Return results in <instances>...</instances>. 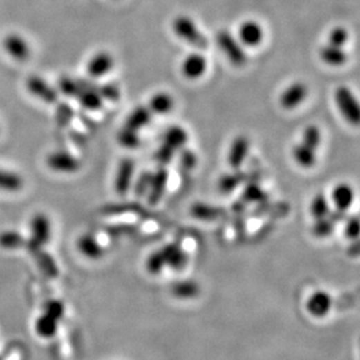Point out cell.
Segmentation results:
<instances>
[{
    "label": "cell",
    "instance_id": "obj_3",
    "mask_svg": "<svg viewBox=\"0 0 360 360\" xmlns=\"http://www.w3.org/2000/svg\"><path fill=\"white\" fill-rule=\"evenodd\" d=\"M334 101L344 118L350 124L358 125L360 119L359 105L352 91L348 86H339L334 93Z\"/></svg>",
    "mask_w": 360,
    "mask_h": 360
},
{
    "label": "cell",
    "instance_id": "obj_8",
    "mask_svg": "<svg viewBox=\"0 0 360 360\" xmlns=\"http://www.w3.org/2000/svg\"><path fill=\"white\" fill-rule=\"evenodd\" d=\"M159 249L166 267L171 268V271H182L188 264V254L178 243H169Z\"/></svg>",
    "mask_w": 360,
    "mask_h": 360
},
{
    "label": "cell",
    "instance_id": "obj_4",
    "mask_svg": "<svg viewBox=\"0 0 360 360\" xmlns=\"http://www.w3.org/2000/svg\"><path fill=\"white\" fill-rule=\"evenodd\" d=\"M334 305V299L327 290H317L305 302V309L315 319H324L329 315Z\"/></svg>",
    "mask_w": 360,
    "mask_h": 360
},
{
    "label": "cell",
    "instance_id": "obj_20",
    "mask_svg": "<svg viewBox=\"0 0 360 360\" xmlns=\"http://www.w3.org/2000/svg\"><path fill=\"white\" fill-rule=\"evenodd\" d=\"M152 115L153 113L149 108L138 106L127 117L124 127L139 132L144 127L149 126L151 122H152Z\"/></svg>",
    "mask_w": 360,
    "mask_h": 360
},
{
    "label": "cell",
    "instance_id": "obj_5",
    "mask_svg": "<svg viewBox=\"0 0 360 360\" xmlns=\"http://www.w3.org/2000/svg\"><path fill=\"white\" fill-rule=\"evenodd\" d=\"M134 171L135 164L133 159L125 158L119 162L115 176V190L120 196L126 195L133 187Z\"/></svg>",
    "mask_w": 360,
    "mask_h": 360
},
{
    "label": "cell",
    "instance_id": "obj_41",
    "mask_svg": "<svg viewBox=\"0 0 360 360\" xmlns=\"http://www.w3.org/2000/svg\"><path fill=\"white\" fill-rule=\"evenodd\" d=\"M360 224L358 217L350 218L345 224V236L351 242L358 240L359 237Z\"/></svg>",
    "mask_w": 360,
    "mask_h": 360
},
{
    "label": "cell",
    "instance_id": "obj_30",
    "mask_svg": "<svg viewBox=\"0 0 360 360\" xmlns=\"http://www.w3.org/2000/svg\"><path fill=\"white\" fill-rule=\"evenodd\" d=\"M117 140L119 145L124 149H135L142 144V139L139 137V132L123 127L117 134Z\"/></svg>",
    "mask_w": 360,
    "mask_h": 360
},
{
    "label": "cell",
    "instance_id": "obj_23",
    "mask_svg": "<svg viewBox=\"0 0 360 360\" xmlns=\"http://www.w3.org/2000/svg\"><path fill=\"white\" fill-rule=\"evenodd\" d=\"M292 156H293L294 161L300 167L305 168V169L315 167L316 161H317L315 151H312V149L303 145L302 142L294 146L293 149H292Z\"/></svg>",
    "mask_w": 360,
    "mask_h": 360
},
{
    "label": "cell",
    "instance_id": "obj_35",
    "mask_svg": "<svg viewBox=\"0 0 360 360\" xmlns=\"http://www.w3.org/2000/svg\"><path fill=\"white\" fill-rule=\"evenodd\" d=\"M23 244V237L18 232L8 231V232L0 234V245L3 246L4 249H18Z\"/></svg>",
    "mask_w": 360,
    "mask_h": 360
},
{
    "label": "cell",
    "instance_id": "obj_2",
    "mask_svg": "<svg viewBox=\"0 0 360 360\" xmlns=\"http://www.w3.org/2000/svg\"><path fill=\"white\" fill-rule=\"evenodd\" d=\"M216 42L231 64L236 67H244L247 64V55L243 45L229 30H220L216 35Z\"/></svg>",
    "mask_w": 360,
    "mask_h": 360
},
{
    "label": "cell",
    "instance_id": "obj_43",
    "mask_svg": "<svg viewBox=\"0 0 360 360\" xmlns=\"http://www.w3.org/2000/svg\"><path fill=\"white\" fill-rule=\"evenodd\" d=\"M0 360H3V359H1V358H0Z\"/></svg>",
    "mask_w": 360,
    "mask_h": 360
},
{
    "label": "cell",
    "instance_id": "obj_14",
    "mask_svg": "<svg viewBox=\"0 0 360 360\" xmlns=\"http://www.w3.org/2000/svg\"><path fill=\"white\" fill-rule=\"evenodd\" d=\"M113 66H115L113 56L108 52H100L89 59L86 71L91 77H103L112 70Z\"/></svg>",
    "mask_w": 360,
    "mask_h": 360
},
{
    "label": "cell",
    "instance_id": "obj_29",
    "mask_svg": "<svg viewBox=\"0 0 360 360\" xmlns=\"http://www.w3.org/2000/svg\"><path fill=\"white\" fill-rule=\"evenodd\" d=\"M23 186V178L13 171L0 169V190L18 191Z\"/></svg>",
    "mask_w": 360,
    "mask_h": 360
},
{
    "label": "cell",
    "instance_id": "obj_42",
    "mask_svg": "<svg viewBox=\"0 0 360 360\" xmlns=\"http://www.w3.org/2000/svg\"><path fill=\"white\" fill-rule=\"evenodd\" d=\"M59 86H61V90L64 91V93H66L68 96L76 97L77 96L78 93H79V90H81L79 83L75 82V81L69 79V78H64V79H61Z\"/></svg>",
    "mask_w": 360,
    "mask_h": 360
},
{
    "label": "cell",
    "instance_id": "obj_11",
    "mask_svg": "<svg viewBox=\"0 0 360 360\" xmlns=\"http://www.w3.org/2000/svg\"><path fill=\"white\" fill-rule=\"evenodd\" d=\"M27 89L32 95L47 104H53L59 100L57 91L39 76H30L27 79Z\"/></svg>",
    "mask_w": 360,
    "mask_h": 360
},
{
    "label": "cell",
    "instance_id": "obj_19",
    "mask_svg": "<svg viewBox=\"0 0 360 360\" xmlns=\"http://www.w3.org/2000/svg\"><path fill=\"white\" fill-rule=\"evenodd\" d=\"M77 249L83 256L91 260H98L104 254V249L101 243L97 240L93 234H83L78 238Z\"/></svg>",
    "mask_w": 360,
    "mask_h": 360
},
{
    "label": "cell",
    "instance_id": "obj_18",
    "mask_svg": "<svg viewBox=\"0 0 360 360\" xmlns=\"http://www.w3.org/2000/svg\"><path fill=\"white\" fill-rule=\"evenodd\" d=\"M171 293L178 300H193L201 294V286L195 280H178L176 283H171Z\"/></svg>",
    "mask_w": 360,
    "mask_h": 360
},
{
    "label": "cell",
    "instance_id": "obj_26",
    "mask_svg": "<svg viewBox=\"0 0 360 360\" xmlns=\"http://www.w3.org/2000/svg\"><path fill=\"white\" fill-rule=\"evenodd\" d=\"M191 215L197 219H202V220H214L223 216V209L215 207V205H207V203H201V202H197L191 205L190 209Z\"/></svg>",
    "mask_w": 360,
    "mask_h": 360
},
{
    "label": "cell",
    "instance_id": "obj_13",
    "mask_svg": "<svg viewBox=\"0 0 360 360\" xmlns=\"http://www.w3.org/2000/svg\"><path fill=\"white\" fill-rule=\"evenodd\" d=\"M238 37L242 45L246 47H256L264 40V30L256 21L247 20L239 27Z\"/></svg>",
    "mask_w": 360,
    "mask_h": 360
},
{
    "label": "cell",
    "instance_id": "obj_22",
    "mask_svg": "<svg viewBox=\"0 0 360 360\" xmlns=\"http://www.w3.org/2000/svg\"><path fill=\"white\" fill-rule=\"evenodd\" d=\"M319 57L324 64H329L331 67H342L343 64H345L348 61V54L344 49L329 44L321 47Z\"/></svg>",
    "mask_w": 360,
    "mask_h": 360
},
{
    "label": "cell",
    "instance_id": "obj_37",
    "mask_svg": "<svg viewBox=\"0 0 360 360\" xmlns=\"http://www.w3.org/2000/svg\"><path fill=\"white\" fill-rule=\"evenodd\" d=\"M175 153L176 152L174 149H171L164 144H161L159 149H156V152L154 153V159L156 160L159 166L166 167L168 164H171V160L174 159Z\"/></svg>",
    "mask_w": 360,
    "mask_h": 360
},
{
    "label": "cell",
    "instance_id": "obj_9",
    "mask_svg": "<svg viewBox=\"0 0 360 360\" xmlns=\"http://www.w3.org/2000/svg\"><path fill=\"white\" fill-rule=\"evenodd\" d=\"M47 164L50 169L57 173L69 174L79 169V161L77 158L66 151H57L49 154L47 158Z\"/></svg>",
    "mask_w": 360,
    "mask_h": 360
},
{
    "label": "cell",
    "instance_id": "obj_1",
    "mask_svg": "<svg viewBox=\"0 0 360 360\" xmlns=\"http://www.w3.org/2000/svg\"><path fill=\"white\" fill-rule=\"evenodd\" d=\"M173 30L178 37H181L195 48H208V39L198 30L196 23L187 15H178V18L175 19L173 21Z\"/></svg>",
    "mask_w": 360,
    "mask_h": 360
},
{
    "label": "cell",
    "instance_id": "obj_34",
    "mask_svg": "<svg viewBox=\"0 0 360 360\" xmlns=\"http://www.w3.org/2000/svg\"><path fill=\"white\" fill-rule=\"evenodd\" d=\"M146 269L149 274L158 275L166 269V265H164V258L162 254L160 252V249H155L154 252L149 254V258L146 260Z\"/></svg>",
    "mask_w": 360,
    "mask_h": 360
},
{
    "label": "cell",
    "instance_id": "obj_40",
    "mask_svg": "<svg viewBox=\"0 0 360 360\" xmlns=\"http://www.w3.org/2000/svg\"><path fill=\"white\" fill-rule=\"evenodd\" d=\"M45 312L46 314H48V315L53 316V317L57 319V321H59L64 315V303L56 301V300H50V301L47 302L45 305Z\"/></svg>",
    "mask_w": 360,
    "mask_h": 360
},
{
    "label": "cell",
    "instance_id": "obj_10",
    "mask_svg": "<svg viewBox=\"0 0 360 360\" xmlns=\"http://www.w3.org/2000/svg\"><path fill=\"white\" fill-rule=\"evenodd\" d=\"M249 140L245 135H238L231 144L227 153V164L232 171H239L245 162L246 156L249 154Z\"/></svg>",
    "mask_w": 360,
    "mask_h": 360
},
{
    "label": "cell",
    "instance_id": "obj_7",
    "mask_svg": "<svg viewBox=\"0 0 360 360\" xmlns=\"http://www.w3.org/2000/svg\"><path fill=\"white\" fill-rule=\"evenodd\" d=\"M168 181H169V171L164 166H159V168L152 173L151 184L147 193L149 205H158L162 200L167 189Z\"/></svg>",
    "mask_w": 360,
    "mask_h": 360
},
{
    "label": "cell",
    "instance_id": "obj_12",
    "mask_svg": "<svg viewBox=\"0 0 360 360\" xmlns=\"http://www.w3.org/2000/svg\"><path fill=\"white\" fill-rule=\"evenodd\" d=\"M308 96V88L305 83L295 82L290 84L280 97V104L286 110H293L301 105Z\"/></svg>",
    "mask_w": 360,
    "mask_h": 360
},
{
    "label": "cell",
    "instance_id": "obj_27",
    "mask_svg": "<svg viewBox=\"0 0 360 360\" xmlns=\"http://www.w3.org/2000/svg\"><path fill=\"white\" fill-rule=\"evenodd\" d=\"M244 180H245V174L240 169L224 174L218 180L219 191L223 193H232L244 182Z\"/></svg>",
    "mask_w": 360,
    "mask_h": 360
},
{
    "label": "cell",
    "instance_id": "obj_16",
    "mask_svg": "<svg viewBox=\"0 0 360 360\" xmlns=\"http://www.w3.org/2000/svg\"><path fill=\"white\" fill-rule=\"evenodd\" d=\"M354 198H356L354 189L348 183H339L334 187L331 193V201L334 203L337 211H348L352 207Z\"/></svg>",
    "mask_w": 360,
    "mask_h": 360
},
{
    "label": "cell",
    "instance_id": "obj_24",
    "mask_svg": "<svg viewBox=\"0 0 360 360\" xmlns=\"http://www.w3.org/2000/svg\"><path fill=\"white\" fill-rule=\"evenodd\" d=\"M174 108V100L167 93H158L149 101V110L155 115H167Z\"/></svg>",
    "mask_w": 360,
    "mask_h": 360
},
{
    "label": "cell",
    "instance_id": "obj_38",
    "mask_svg": "<svg viewBox=\"0 0 360 360\" xmlns=\"http://www.w3.org/2000/svg\"><path fill=\"white\" fill-rule=\"evenodd\" d=\"M151 178H152V171H144L142 175H139L137 182L134 184V190L139 196L147 195L151 184Z\"/></svg>",
    "mask_w": 360,
    "mask_h": 360
},
{
    "label": "cell",
    "instance_id": "obj_25",
    "mask_svg": "<svg viewBox=\"0 0 360 360\" xmlns=\"http://www.w3.org/2000/svg\"><path fill=\"white\" fill-rule=\"evenodd\" d=\"M309 212H310L314 220L328 217L331 212L329 198L323 193H316L315 196L312 197L310 205H309Z\"/></svg>",
    "mask_w": 360,
    "mask_h": 360
},
{
    "label": "cell",
    "instance_id": "obj_17",
    "mask_svg": "<svg viewBox=\"0 0 360 360\" xmlns=\"http://www.w3.org/2000/svg\"><path fill=\"white\" fill-rule=\"evenodd\" d=\"M208 67L207 59L202 54H190L182 64V74L188 79H197L205 75Z\"/></svg>",
    "mask_w": 360,
    "mask_h": 360
},
{
    "label": "cell",
    "instance_id": "obj_33",
    "mask_svg": "<svg viewBox=\"0 0 360 360\" xmlns=\"http://www.w3.org/2000/svg\"><path fill=\"white\" fill-rule=\"evenodd\" d=\"M336 223L328 216L325 218L316 219L312 227V232L315 237L327 238L334 234Z\"/></svg>",
    "mask_w": 360,
    "mask_h": 360
},
{
    "label": "cell",
    "instance_id": "obj_6",
    "mask_svg": "<svg viewBox=\"0 0 360 360\" xmlns=\"http://www.w3.org/2000/svg\"><path fill=\"white\" fill-rule=\"evenodd\" d=\"M3 47L12 59L20 62L30 59V52H32L26 39L17 33L8 34L3 40Z\"/></svg>",
    "mask_w": 360,
    "mask_h": 360
},
{
    "label": "cell",
    "instance_id": "obj_28",
    "mask_svg": "<svg viewBox=\"0 0 360 360\" xmlns=\"http://www.w3.org/2000/svg\"><path fill=\"white\" fill-rule=\"evenodd\" d=\"M57 323H59L57 319L44 312L37 319L35 330H37V334L41 337L52 338L53 336H55L56 331H57Z\"/></svg>",
    "mask_w": 360,
    "mask_h": 360
},
{
    "label": "cell",
    "instance_id": "obj_15",
    "mask_svg": "<svg viewBox=\"0 0 360 360\" xmlns=\"http://www.w3.org/2000/svg\"><path fill=\"white\" fill-rule=\"evenodd\" d=\"M32 243L37 246L46 245L50 239V220L44 214L34 216L30 222Z\"/></svg>",
    "mask_w": 360,
    "mask_h": 360
},
{
    "label": "cell",
    "instance_id": "obj_32",
    "mask_svg": "<svg viewBox=\"0 0 360 360\" xmlns=\"http://www.w3.org/2000/svg\"><path fill=\"white\" fill-rule=\"evenodd\" d=\"M321 142H322V133H321L319 126L308 125V126L305 127L303 133H302L301 142L303 145L317 152V149H319V145H321Z\"/></svg>",
    "mask_w": 360,
    "mask_h": 360
},
{
    "label": "cell",
    "instance_id": "obj_31",
    "mask_svg": "<svg viewBox=\"0 0 360 360\" xmlns=\"http://www.w3.org/2000/svg\"><path fill=\"white\" fill-rule=\"evenodd\" d=\"M267 193L258 183H249L243 190L242 198L246 203H261L267 200Z\"/></svg>",
    "mask_w": 360,
    "mask_h": 360
},
{
    "label": "cell",
    "instance_id": "obj_36",
    "mask_svg": "<svg viewBox=\"0 0 360 360\" xmlns=\"http://www.w3.org/2000/svg\"><path fill=\"white\" fill-rule=\"evenodd\" d=\"M349 40V32L344 27H334L329 33V45L336 46L343 48Z\"/></svg>",
    "mask_w": 360,
    "mask_h": 360
},
{
    "label": "cell",
    "instance_id": "obj_39",
    "mask_svg": "<svg viewBox=\"0 0 360 360\" xmlns=\"http://www.w3.org/2000/svg\"><path fill=\"white\" fill-rule=\"evenodd\" d=\"M180 162L182 164L183 168H186L188 171H191L196 167L197 155L191 149H181V156H180Z\"/></svg>",
    "mask_w": 360,
    "mask_h": 360
},
{
    "label": "cell",
    "instance_id": "obj_21",
    "mask_svg": "<svg viewBox=\"0 0 360 360\" xmlns=\"http://www.w3.org/2000/svg\"><path fill=\"white\" fill-rule=\"evenodd\" d=\"M188 140H189L188 132L183 127L175 125V126L169 127L164 132L162 144L171 147V149H174L175 152H178V151H181L186 147Z\"/></svg>",
    "mask_w": 360,
    "mask_h": 360
}]
</instances>
